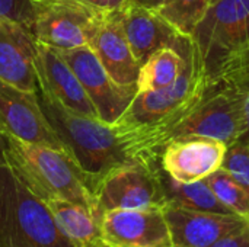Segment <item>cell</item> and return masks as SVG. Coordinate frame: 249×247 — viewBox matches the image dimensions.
I'll return each instance as SVG.
<instances>
[{
	"label": "cell",
	"mask_w": 249,
	"mask_h": 247,
	"mask_svg": "<svg viewBox=\"0 0 249 247\" xmlns=\"http://www.w3.org/2000/svg\"><path fill=\"white\" fill-rule=\"evenodd\" d=\"M179 48L185 55L182 74L166 87L137 92L125 112L112 124L133 162L159 163L175 128L213 83L190 36H179Z\"/></svg>",
	"instance_id": "6da1fadb"
},
{
	"label": "cell",
	"mask_w": 249,
	"mask_h": 247,
	"mask_svg": "<svg viewBox=\"0 0 249 247\" xmlns=\"http://www.w3.org/2000/svg\"><path fill=\"white\" fill-rule=\"evenodd\" d=\"M42 111L93 192L112 169L133 162L115 128L98 118L74 114L42 99Z\"/></svg>",
	"instance_id": "7a4b0ae2"
},
{
	"label": "cell",
	"mask_w": 249,
	"mask_h": 247,
	"mask_svg": "<svg viewBox=\"0 0 249 247\" xmlns=\"http://www.w3.org/2000/svg\"><path fill=\"white\" fill-rule=\"evenodd\" d=\"M4 141L6 162L42 201L64 199L86 208L99 218L95 195L69 154L13 137H4Z\"/></svg>",
	"instance_id": "3957f363"
},
{
	"label": "cell",
	"mask_w": 249,
	"mask_h": 247,
	"mask_svg": "<svg viewBox=\"0 0 249 247\" xmlns=\"http://www.w3.org/2000/svg\"><path fill=\"white\" fill-rule=\"evenodd\" d=\"M0 247H76L6 159L0 163Z\"/></svg>",
	"instance_id": "277c9868"
},
{
	"label": "cell",
	"mask_w": 249,
	"mask_h": 247,
	"mask_svg": "<svg viewBox=\"0 0 249 247\" xmlns=\"http://www.w3.org/2000/svg\"><path fill=\"white\" fill-rule=\"evenodd\" d=\"M191 41L209 77L217 80L232 61L249 52V0H219L210 4Z\"/></svg>",
	"instance_id": "5b68a950"
},
{
	"label": "cell",
	"mask_w": 249,
	"mask_h": 247,
	"mask_svg": "<svg viewBox=\"0 0 249 247\" xmlns=\"http://www.w3.org/2000/svg\"><path fill=\"white\" fill-rule=\"evenodd\" d=\"M247 131L244 93L231 79L213 80L190 115L175 128L171 141L181 137H206L228 147L241 141ZM169 141V143H171Z\"/></svg>",
	"instance_id": "8992f818"
},
{
	"label": "cell",
	"mask_w": 249,
	"mask_h": 247,
	"mask_svg": "<svg viewBox=\"0 0 249 247\" xmlns=\"http://www.w3.org/2000/svg\"><path fill=\"white\" fill-rule=\"evenodd\" d=\"M107 15L80 0H32L29 31L39 44L74 49L90 44Z\"/></svg>",
	"instance_id": "52a82bcc"
},
{
	"label": "cell",
	"mask_w": 249,
	"mask_h": 247,
	"mask_svg": "<svg viewBox=\"0 0 249 247\" xmlns=\"http://www.w3.org/2000/svg\"><path fill=\"white\" fill-rule=\"evenodd\" d=\"M93 195L99 218L114 210L163 208L168 204L159 163L121 165L99 181Z\"/></svg>",
	"instance_id": "ba28073f"
},
{
	"label": "cell",
	"mask_w": 249,
	"mask_h": 247,
	"mask_svg": "<svg viewBox=\"0 0 249 247\" xmlns=\"http://www.w3.org/2000/svg\"><path fill=\"white\" fill-rule=\"evenodd\" d=\"M60 54L82 83L88 98L96 109L98 119L112 125L134 99L137 84L121 86L115 83L89 45L63 49Z\"/></svg>",
	"instance_id": "9c48e42d"
},
{
	"label": "cell",
	"mask_w": 249,
	"mask_h": 247,
	"mask_svg": "<svg viewBox=\"0 0 249 247\" xmlns=\"http://www.w3.org/2000/svg\"><path fill=\"white\" fill-rule=\"evenodd\" d=\"M0 134L67 154L42 111L38 93L22 90L3 80H0Z\"/></svg>",
	"instance_id": "30bf717a"
},
{
	"label": "cell",
	"mask_w": 249,
	"mask_h": 247,
	"mask_svg": "<svg viewBox=\"0 0 249 247\" xmlns=\"http://www.w3.org/2000/svg\"><path fill=\"white\" fill-rule=\"evenodd\" d=\"M34 68L42 99L74 114L98 118L93 103L60 51L35 41Z\"/></svg>",
	"instance_id": "8fae6325"
},
{
	"label": "cell",
	"mask_w": 249,
	"mask_h": 247,
	"mask_svg": "<svg viewBox=\"0 0 249 247\" xmlns=\"http://www.w3.org/2000/svg\"><path fill=\"white\" fill-rule=\"evenodd\" d=\"M101 229L109 247H174L163 208L108 211Z\"/></svg>",
	"instance_id": "7c38bea8"
},
{
	"label": "cell",
	"mask_w": 249,
	"mask_h": 247,
	"mask_svg": "<svg viewBox=\"0 0 249 247\" xmlns=\"http://www.w3.org/2000/svg\"><path fill=\"white\" fill-rule=\"evenodd\" d=\"M228 146L206 137H181L168 143L159 157L160 169L179 183L204 181L223 165Z\"/></svg>",
	"instance_id": "4fadbf2b"
},
{
	"label": "cell",
	"mask_w": 249,
	"mask_h": 247,
	"mask_svg": "<svg viewBox=\"0 0 249 247\" xmlns=\"http://www.w3.org/2000/svg\"><path fill=\"white\" fill-rule=\"evenodd\" d=\"M163 214L174 247H209L249 223L236 214L196 211L169 202L163 207Z\"/></svg>",
	"instance_id": "5bb4252c"
},
{
	"label": "cell",
	"mask_w": 249,
	"mask_h": 247,
	"mask_svg": "<svg viewBox=\"0 0 249 247\" xmlns=\"http://www.w3.org/2000/svg\"><path fill=\"white\" fill-rule=\"evenodd\" d=\"M35 38L28 28L0 16V80L38 93L34 68Z\"/></svg>",
	"instance_id": "9a60e30c"
},
{
	"label": "cell",
	"mask_w": 249,
	"mask_h": 247,
	"mask_svg": "<svg viewBox=\"0 0 249 247\" xmlns=\"http://www.w3.org/2000/svg\"><path fill=\"white\" fill-rule=\"evenodd\" d=\"M89 47L115 83L121 86L137 84L140 63L130 48L120 12L105 16Z\"/></svg>",
	"instance_id": "2e32d148"
},
{
	"label": "cell",
	"mask_w": 249,
	"mask_h": 247,
	"mask_svg": "<svg viewBox=\"0 0 249 247\" xmlns=\"http://www.w3.org/2000/svg\"><path fill=\"white\" fill-rule=\"evenodd\" d=\"M130 48L140 66L159 48L175 45L179 33L155 10L128 4L120 12Z\"/></svg>",
	"instance_id": "e0dca14e"
},
{
	"label": "cell",
	"mask_w": 249,
	"mask_h": 247,
	"mask_svg": "<svg viewBox=\"0 0 249 247\" xmlns=\"http://www.w3.org/2000/svg\"><path fill=\"white\" fill-rule=\"evenodd\" d=\"M60 231L76 247H98L104 245L101 220L86 208L58 198L44 201Z\"/></svg>",
	"instance_id": "ac0fdd59"
},
{
	"label": "cell",
	"mask_w": 249,
	"mask_h": 247,
	"mask_svg": "<svg viewBox=\"0 0 249 247\" xmlns=\"http://www.w3.org/2000/svg\"><path fill=\"white\" fill-rule=\"evenodd\" d=\"M179 36L175 45L159 48L140 66L137 92H150L166 87L182 74L185 68V55L179 48Z\"/></svg>",
	"instance_id": "d6986e66"
},
{
	"label": "cell",
	"mask_w": 249,
	"mask_h": 247,
	"mask_svg": "<svg viewBox=\"0 0 249 247\" xmlns=\"http://www.w3.org/2000/svg\"><path fill=\"white\" fill-rule=\"evenodd\" d=\"M162 182L169 204L204 213L233 214L219 201L206 179L193 183H179L162 170Z\"/></svg>",
	"instance_id": "ffe728a7"
},
{
	"label": "cell",
	"mask_w": 249,
	"mask_h": 247,
	"mask_svg": "<svg viewBox=\"0 0 249 247\" xmlns=\"http://www.w3.org/2000/svg\"><path fill=\"white\" fill-rule=\"evenodd\" d=\"M207 9V0H165L163 4L155 12L179 35L191 38Z\"/></svg>",
	"instance_id": "44dd1931"
},
{
	"label": "cell",
	"mask_w": 249,
	"mask_h": 247,
	"mask_svg": "<svg viewBox=\"0 0 249 247\" xmlns=\"http://www.w3.org/2000/svg\"><path fill=\"white\" fill-rule=\"evenodd\" d=\"M219 201L233 214L249 220V191L223 167L206 178Z\"/></svg>",
	"instance_id": "7402d4cb"
},
{
	"label": "cell",
	"mask_w": 249,
	"mask_h": 247,
	"mask_svg": "<svg viewBox=\"0 0 249 247\" xmlns=\"http://www.w3.org/2000/svg\"><path fill=\"white\" fill-rule=\"evenodd\" d=\"M222 167L249 191V144L238 141L229 146Z\"/></svg>",
	"instance_id": "603a6c76"
},
{
	"label": "cell",
	"mask_w": 249,
	"mask_h": 247,
	"mask_svg": "<svg viewBox=\"0 0 249 247\" xmlns=\"http://www.w3.org/2000/svg\"><path fill=\"white\" fill-rule=\"evenodd\" d=\"M31 1L32 0H0V16L19 22L20 25L29 29Z\"/></svg>",
	"instance_id": "cb8c5ba5"
},
{
	"label": "cell",
	"mask_w": 249,
	"mask_h": 247,
	"mask_svg": "<svg viewBox=\"0 0 249 247\" xmlns=\"http://www.w3.org/2000/svg\"><path fill=\"white\" fill-rule=\"evenodd\" d=\"M209 247H249V223Z\"/></svg>",
	"instance_id": "d4e9b609"
},
{
	"label": "cell",
	"mask_w": 249,
	"mask_h": 247,
	"mask_svg": "<svg viewBox=\"0 0 249 247\" xmlns=\"http://www.w3.org/2000/svg\"><path fill=\"white\" fill-rule=\"evenodd\" d=\"M239 77H249V52L239 57L233 63H231L217 77L219 79H239Z\"/></svg>",
	"instance_id": "484cf974"
},
{
	"label": "cell",
	"mask_w": 249,
	"mask_h": 247,
	"mask_svg": "<svg viewBox=\"0 0 249 247\" xmlns=\"http://www.w3.org/2000/svg\"><path fill=\"white\" fill-rule=\"evenodd\" d=\"M104 13H117L124 10L128 4L130 0H80Z\"/></svg>",
	"instance_id": "4316f807"
},
{
	"label": "cell",
	"mask_w": 249,
	"mask_h": 247,
	"mask_svg": "<svg viewBox=\"0 0 249 247\" xmlns=\"http://www.w3.org/2000/svg\"><path fill=\"white\" fill-rule=\"evenodd\" d=\"M231 80H235V82L241 86V90H242V93H244L245 118H247V131H245L244 137L241 138V141L249 144V77H239V79H231Z\"/></svg>",
	"instance_id": "83f0119b"
},
{
	"label": "cell",
	"mask_w": 249,
	"mask_h": 247,
	"mask_svg": "<svg viewBox=\"0 0 249 247\" xmlns=\"http://www.w3.org/2000/svg\"><path fill=\"white\" fill-rule=\"evenodd\" d=\"M165 0H130V4L134 6H140V7H146L150 10H158Z\"/></svg>",
	"instance_id": "f1b7e54d"
},
{
	"label": "cell",
	"mask_w": 249,
	"mask_h": 247,
	"mask_svg": "<svg viewBox=\"0 0 249 247\" xmlns=\"http://www.w3.org/2000/svg\"><path fill=\"white\" fill-rule=\"evenodd\" d=\"M4 150H6V141H4V137L0 134V163L6 159L4 157Z\"/></svg>",
	"instance_id": "f546056e"
},
{
	"label": "cell",
	"mask_w": 249,
	"mask_h": 247,
	"mask_svg": "<svg viewBox=\"0 0 249 247\" xmlns=\"http://www.w3.org/2000/svg\"><path fill=\"white\" fill-rule=\"evenodd\" d=\"M207 1H209V6H210V4H213V3H216V1H219V0H207Z\"/></svg>",
	"instance_id": "4dcf8cb0"
},
{
	"label": "cell",
	"mask_w": 249,
	"mask_h": 247,
	"mask_svg": "<svg viewBox=\"0 0 249 247\" xmlns=\"http://www.w3.org/2000/svg\"><path fill=\"white\" fill-rule=\"evenodd\" d=\"M98 247H109V246H107V245H102V246H98Z\"/></svg>",
	"instance_id": "1f68e13d"
}]
</instances>
